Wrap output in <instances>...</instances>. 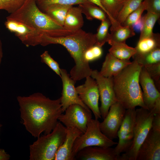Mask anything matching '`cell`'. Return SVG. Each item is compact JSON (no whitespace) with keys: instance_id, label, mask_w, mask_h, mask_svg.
Listing matches in <instances>:
<instances>
[{"instance_id":"obj_1","label":"cell","mask_w":160,"mask_h":160,"mask_svg":"<svg viewBox=\"0 0 160 160\" xmlns=\"http://www.w3.org/2000/svg\"><path fill=\"white\" fill-rule=\"evenodd\" d=\"M20 117L26 130L35 138L50 133L63 112L60 97L52 100L36 92L28 96H18Z\"/></svg>"},{"instance_id":"obj_2","label":"cell","mask_w":160,"mask_h":160,"mask_svg":"<svg viewBox=\"0 0 160 160\" xmlns=\"http://www.w3.org/2000/svg\"><path fill=\"white\" fill-rule=\"evenodd\" d=\"M95 34L87 32L81 29L68 31L59 36H52L43 34L40 45L45 46L59 44L64 47L74 60L75 65L70 71L71 77L76 82L90 76L92 69L84 58L85 52L95 44Z\"/></svg>"},{"instance_id":"obj_3","label":"cell","mask_w":160,"mask_h":160,"mask_svg":"<svg viewBox=\"0 0 160 160\" xmlns=\"http://www.w3.org/2000/svg\"><path fill=\"white\" fill-rule=\"evenodd\" d=\"M142 67L133 60L113 77L116 97L126 109L135 108L138 106L146 109L143 102L139 82Z\"/></svg>"},{"instance_id":"obj_4","label":"cell","mask_w":160,"mask_h":160,"mask_svg":"<svg viewBox=\"0 0 160 160\" xmlns=\"http://www.w3.org/2000/svg\"><path fill=\"white\" fill-rule=\"evenodd\" d=\"M6 19L23 23L42 35L56 36L68 30L42 12L38 7L36 0H25L18 9L10 14Z\"/></svg>"},{"instance_id":"obj_5","label":"cell","mask_w":160,"mask_h":160,"mask_svg":"<svg viewBox=\"0 0 160 160\" xmlns=\"http://www.w3.org/2000/svg\"><path fill=\"white\" fill-rule=\"evenodd\" d=\"M66 127L58 121L50 133L38 137L29 145L30 160H54L56 154L64 142Z\"/></svg>"},{"instance_id":"obj_6","label":"cell","mask_w":160,"mask_h":160,"mask_svg":"<svg viewBox=\"0 0 160 160\" xmlns=\"http://www.w3.org/2000/svg\"><path fill=\"white\" fill-rule=\"evenodd\" d=\"M136 111L132 144L128 149L119 156L118 160H136L139 149L151 128L155 114L142 107L136 109Z\"/></svg>"},{"instance_id":"obj_7","label":"cell","mask_w":160,"mask_h":160,"mask_svg":"<svg viewBox=\"0 0 160 160\" xmlns=\"http://www.w3.org/2000/svg\"><path fill=\"white\" fill-rule=\"evenodd\" d=\"M100 122L97 119H91L88 122L86 131L76 139L72 150L74 158L76 153L83 148L89 146H97L107 148L116 145L101 132Z\"/></svg>"},{"instance_id":"obj_8","label":"cell","mask_w":160,"mask_h":160,"mask_svg":"<svg viewBox=\"0 0 160 160\" xmlns=\"http://www.w3.org/2000/svg\"><path fill=\"white\" fill-rule=\"evenodd\" d=\"M160 160V119L152 120L151 128L140 146L136 160Z\"/></svg>"},{"instance_id":"obj_9","label":"cell","mask_w":160,"mask_h":160,"mask_svg":"<svg viewBox=\"0 0 160 160\" xmlns=\"http://www.w3.org/2000/svg\"><path fill=\"white\" fill-rule=\"evenodd\" d=\"M139 82L142 89V98L147 109L154 114L160 113V93L145 68L142 67Z\"/></svg>"},{"instance_id":"obj_10","label":"cell","mask_w":160,"mask_h":160,"mask_svg":"<svg viewBox=\"0 0 160 160\" xmlns=\"http://www.w3.org/2000/svg\"><path fill=\"white\" fill-rule=\"evenodd\" d=\"M90 76L95 80L97 85L101 102L99 109L101 118L103 119L110 106L117 101L113 90V77L103 76L96 70H92Z\"/></svg>"},{"instance_id":"obj_11","label":"cell","mask_w":160,"mask_h":160,"mask_svg":"<svg viewBox=\"0 0 160 160\" xmlns=\"http://www.w3.org/2000/svg\"><path fill=\"white\" fill-rule=\"evenodd\" d=\"M64 112L59 117V121L66 128L75 127L83 133L85 132L88 122L92 119L91 111L79 105L73 104L69 106Z\"/></svg>"},{"instance_id":"obj_12","label":"cell","mask_w":160,"mask_h":160,"mask_svg":"<svg viewBox=\"0 0 160 160\" xmlns=\"http://www.w3.org/2000/svg\"><path fill=\"white\" fill-rule=\"evenodd\" d=\"M136 113L135 108L126 110L124 119L117 133L118 142L114 148L118 157L128 149L132 144Z\"/></svg>"},{"instance_id":"obj_13","label":"cell","mask_w":160,"mask_h":160,"mask_svg":"<svg viewBox=\"0 0 160 160\" xmlns=\"http://www.w3.org/2000/svg\"><path fill=\"white\" fill-rule=\"evenodd\" d=\"M126 109L119 102L110 106L108 112L100 122V127L102 133L113 140L117 137V133L124 119Z\"/></svg>"},{"instance_id":"obj_14","label":"cell","mask_w":160,"mask_h":160,"mask_svg":"<svg viewBox=\"0 0 160 160\" xmlns=\"http://www.w3.org/2000/svg\"><path fill=\"white\" fill-rule=\"evenodd\" d=\"M76 89L81 101L92 112L95 119L102 118L98 105L99 94L95 80L88 76L86 78L84 83L76 87Z\"/></svg>"},{"instance_id":"obj_15","label":"cell","mask_w":160,"mask_h":160,"mask_svg":"<svg viewBox=\"0 0 160 160\" xmlns=\"http://www.w3.org/2000/svg\"><path fill=\"white\" fill-rule=\"evenodd\" d=\"M6 28L14 33L26 46L40 45L42 35L37 31L18 21L6 19L4 22Z\"/></svg>"},{"instance_id":"obj_16","label":"cell","mask_w":160,"mask_h":160,"mask_svg":"<svg viewBox=\"0 0 160 160\" xmlns=\"http://www.w3.org/2000/svg\"><path fill=\"white\" fill-rule=\"evenodd\" d=\"M60 77L63 84L61 96L60 97L62 110L64 112L70 105H79L88 111L90 110L80 98L75 86L76 81L72 79L65 69L60 68Z\"/></svg>"},{"instance_id":"obj_17","label":"cell","mask_w":160,"mask_h":160,"mask_svg":"<svg viewBox=\"0 0 160 160\" xmlns=\"http://www.w3.org/2000/svg\"><path fill=\"white\" fill-rule=\"evenodd\" d=\"M114 148L97 146H89L79 151L76 154L75 160H118Z\"/></svg>"},{"instance_id":"obj_18","label":"cell","mask_w":160,"mask_h":160,"mask_svg":"<svg viewBox=\"0 0 160 160\" xmlns=\"http://www.w3.org/2000/svg\"><path fill=\"white\" fill-rule=\"evenodd\" d=\"M83 133L75 127L66 128L65 139L57 151L54 160H74L72 155L74 143Z\"/></svg>"},{"instance_id":"obj_19","label":"cell","mask_w":160,"mask_h":160,"mask_svg":"<svg viewBox=\"0 0 160 160\" xmlns=\"http://www.w3.org/2000/svg\"><path fill=\"white\" fill-rule=\"evenodd\" d=\"M129 60L119 59L109 53L106 56L101 70L100 75L105 77H113L131 63Z\"/></svg>"},{"instance_id":"obj_20","label":"cell","mask_w":160,"mask_h":160,"mask_svg":"<svg viewBox=\"0 0 160 160\" xmlns=\"http://www.w3.org/2000/svg\"><path fill=\"white\" fill-rule=\"evenodd\" d=\"M82 14L79 7L72 6L67 13L63 27L66 30L71 31L81 29L84 23Z\"/></svg>"},{"instance_id":"obj_21","label":"cell","mask_w":160,"mask_h":160,"mask_svg":"<svg viewBox=\"0 0 160 160\" xmlns=\"http://www.w3.org/2000/svg\"><path fill=\"white\" fill-rule=\"evenodd\" d=\"M72 6L70 5L54 4L47 5L40 10L57 23L63 26L67 13Z\"/></svg>"},{"instance_id":"obj_22","label":"cell","mask_w":160,"mask_h":160,"mask_svg":"<svg viewBox=\"0 0 160 160\" xmlns=\"http://www.w3.org/2000/svg\"><path fill=\"white\" fill-rule=\"evenodd\" d=\"M108 42L111 46L109 53L121 60H129L136 52L135 48L128 46L126 43H119L109 41Z\"/></svg>"},{"instance_id":"obj_23","label":"cell","mask_w":160,"mask_h":160,"mask_svg":"<svg viewBox=\"0 0 160 160\" xmlns=\"http://www.w3.org/2000/svg\"><path fill=\"white\" fill-rule=\"evenodd\" d=\"M160 47V35L154 33L151 36L139 39L135 47V54H141L145 53Z\"/></svg>"},{"instance_id":"obj_24","label":"cell","mask_w":160,"mask_h":160,"mask_svg":"<svg viewBox=\"0 0 160 160\" xmlns=\"http://www.w3.org/2000/svg\"><path fill=\"white\" fill-rule=\"evenodd\" d=\"M106 10L107 16L113 26L119 23L116 20L118 13L127 0H100Z\"/></svg>"},{"instance_id":"obj_25","label":"cell","mask_w":160,"mask_h":160,"mask_svg":"<svg viewBox=\"0 0 160 160\" xmlns=\"http://www.w3.org/2000/svg\"><path fill=\"white\" fill-rule=\"evenodd\" d=\"M78 7L88 20L95 19L102 21L108 17L105 12L101 8L90 1L79 4Z\"/></svg>"},{"instance_id":"obj_26","label":"cell","mask_w":160,"mask_h":160,"mask_svg":"<svg viewBox=\"0 0 160 160\" xmlns=\"http://www.w3.org/2000/svg\"><path fill=\"white\" fill-rule=\"evenodd\" d=\"M109 39V41L119 43H126L128 38L135 35V33L132 27L123 26L121 24L113 28H110Z\"/></svg>"},{"instance_id":"obj_27","label":"cell","mask_w":160,"mask_h":160,"mask_svg":"<svg viewBox=\"0 0 160 160\" xmlns=\"http://www.w3.org/2000/svg\"><path fill=\"white\" fill-rule=\"evenodd\" d=\"M142 67H145L160 62V47L141 54H135L132 57Z\"/></svg>"},{"instance_id":"obj_28","label":"cell","mask_w":160,"mask_h":160,"mask_svg":"<svg viewBox=\"0 0 160 160\" xmlns=\"http://www.w3.org/2000/svg\"><path fill=\"white\" fill-rule=\"evenodd\" d=\"M160 17V15L149 12L142 17L143 27L140 32L139 39L150 36L153 33V28Z\"/></svg>"},{"instance_id":"obj_29","label":"cell","mask_w":160,"mask_h":160,"mask_svg":"<svg viewBox=\"0 0 160 160\" xmlns=\"http://www.w3.org/2000/svg\"><path fill=\"white\" fill-rule=\"evenodd\" d=\"M111 25V22L108 17L101 21L97 33L95 34L96 41L95 45L102 47L106 42H108L110 34L108 29Z\"/></svg>"},{"instance_id":"obj_30","label":"cell","mask_w":160,"mask_h":160,"mask_svg":"<svg viewBox=\"0 0 160 160\" xmlns=\"http://www.w3.org/2000/svg\"><path fill=\"white\" fill-rule=\"evenodd\" d=\"M144 0H127L119 12L116 20L122 23L128 16L136 9Z\"/></svg>"},{"instance_id":"obj_31","label":"cell","mask_w":160,"mask_h":160,"mask_svg":"<svg viewBox=\"0 0 160 160\" xmlns=\"http://www.w3.org/2000/svg\"><path fill=\"white\" fill-rule=\"evenodd\" d=\"M38 7L40 9L52 4H58L73 6L79 5L89 1L88 0H36Z\"/></svg>"},{"instance_id":"obj_32","label":"cell","mask_w":160,"mask_h":160,"mask_svg":"<svg viewBox=\"0 0 160 160\" xmlns=\"http://www.w3.org/2000/svg\"><path fill=\"white\" fill-rule=\"evenodd\" d=\"M145 10V5L143 1L139 7L130 14L121 25L123 26L132 27V25L142 17V15Z\"/></svg>"},{"instance_id":"obj_33","label":"cell","mask_w":160,"mask_h":160,"mask_svg":"<svg viewBox=\"0 0 160 160\" xmlns=\"http://www.w3.org/2000/svg\"><path fill=\"white\" fill-rule=\"evenodd\" d=\"M159 90L160 89V62L144 67Z\"/></svg>"},{"instance_id":"obj_34","label":"cell","mask_w":160,"mask_h":160,"mask_svg":"<svg viewBox=\"0 0 160 160\" xmlns=\"http://www.w3.org/2000/svg\"><path fill=\"white\" fill-rule=\"evenodd\" d=\"M41 61L45 63L58 75L60 77V68L58 63L50 56L48 51H45L40 55Z\"/></svg>"},{"instance_id":"obj_35","label":"cell","mask_w":160,"mask_h":160,"mask_svg":"<svg viewBox=\"0 0 160 160\" xmlns=\"http://www.w3.org/2000/svg\"><path fill=\"white\" fill-rule=\"evenodd\" d=\"M102 54V47L95 45L85 52L84 58L87 62L89 63L100 58Z\"/></svg>"},{"instance_id":"obj_36","label":"cell","mask_w":160,"mask_h":160,"mask_svg":"<svg viewBox=\"0 0 160 160\" xmlns=\"http://www.w3.org/2000/svg\"><path fill=\"white\" fill-rule=\"evenodd\" d=\"M145 10L160 15V0H144Z\"/></svg>"},{"instance_id":"obj_37","label":"cell","mask_w":160,"mask_h":160,"mask_svg":"<svg viewBox=\"0 0 160 160\" xmlns=\"http://www.w3.org/2000/svg\"><path fill=\"white\" fill-rule=\"evenodd\" d=\"M143 19L141 17L132 26L134 31H141L143 27Z\"/></svg>"},{"instance_id":"obj_38","label":"cell","mask_w":160,"mask_h":160,"mask_svg":"<svg viewBox=\"0 0 160 160\" xmlns=\"http://www.w3.org/2000/svg\"><path fill=\"white\" fill-rule=\"evenodd\" d=\"M10 157L4 149L0 148V160H9Z\"/></svg>"},{"instance_id":"obj_39","label":"cell","mask_w":160,"mask_h":160,"mask_svg":"<svg viewBox=\"0 0 160 160\" xmlns=\"http://www.w3.org/2000/svg\"><path fill=\"white\" fill-rule=\"evenodd\" d=\"M89 1L97 5L101 8L106 13L107 15V12L101 4L100 0H88Z\"/></svg>"},{"instance_id":"obj_40","label":"cell","mask_w":160,"mask_h":160,"mask_svg":"<svg viewBox=\"0 0 160 160\" xmlns=\"http://www.w3.org/2000/svg\"><path fill=\"white\" fill-rule=\"evenodd\" d=\"M3 56V53L2 49V44L1 41L0 39V65L1 63Z\"/></svg>"},{"instance_id":"obj_41","label":"cell","mask_w":160,"mask_h":160,"mask_svg":"<svg viewBox=\"0 0 160 160\" xmlns=\"http://www.w3.org/2000/svg\"><path fill=\"white\" fill-rule=\"evenodd\" d=\"M2 126V125L0 123V131H1V127ZM1 139H0V142Z\"/></svg>"}]
</instances>
